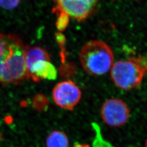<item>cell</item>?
I'll return each instance as SVG.
<instances>
[{"instance_id":"obj_3","label":"cell","mask_w":147,"mask_h":147,"mask_svg":"<svg viewBox=\"0 0 147 147\" xmlns=\"http://www.w3.org/2000/svg\"><path fill=\"white\" fill-rule=\"evenodd\" d=\"M26 47L19 37L11 34L8 52L3 67L1 81L2 84H19L28 79L25 61Z\"/></svg>"},{"instance_id":"obj_12","label":"cell","mask_w":147,"mask_h":147,"mask_svg":"<svg viewBox=\"0 0 147 147\" xmlns=\"http://www.w3.org/2000/svg\"><path fill=\"white\" fill-rule=\"evenodd\" d=\"M74 147H89V146L85 145V144H81L78 143H76V144H75Z\"/></svg>"},{"instance_id":"obj_13","label":"cell","mask_w":147,"mask_h":147,"mask_svg":"<svg viewBox=\"0 0 147 147\" xmlns=\"http://www.w3.org/2000/svg\"><path fill=\"white\" fill-rule=\"evenodd\" d=\"M144 147H147V140H146V142H145V144H144Z\"/></svg>"},{"instance_id":"obj_9","label":"cell","mask_w":147,"mask_h":147,"mask_svg":"<svg viewBox=\"0 0 147 147\" xmlns=\"http://www.w3.org/2000/svg\"><path fill=\"white\" fill-rule=\"evenodd\" d=\"M11 34L0 33V82L2 79L3 67L8 52Z\"/></svg>"},{"instance_id":"obj_10","label":"cell","mask_w":147,"mask_h":147,"mask_svg":"<svg viewBox=\"0 0 147 147\" xmlns=\"http://www.w3.org/2000/svg\"><path fill=\"white\" fill-rule=\"evenodd\" d=\"M92 126L95 132V137L93 142V147H113L109 142L104 140L101 133L100 127L98 124L93 123Z\"/></svg>"},{"instance_id":"obj_8","label":"cell","mask_w":147,"mask_h":147,"mask_svg":"<svg viewBox=\"0 0 147 147\" xmlns=\"http://www.w3.org/2000/svg\"><path fill=\"white\" fill-rule=\"evenodd\" d=\"M46 146L47 147H69L68 137L64 132L55 130L47 136Z\"/></svg>"},{"instance_id":"obj_2","label":"cell","mask_w":147,"mask_h":147,"mask_svg":"<svg viewBox=\"0 0 147 147\" xmlns=\"http://www.w3.org/2000/svg\"><path fill=\"white\" fill-rule=\"evenodd\" d=\"M82 68L92 76L107 73L113 64L114 55L109 45L104 42L89 41L81 48L79 55Z\"/></svg>"},{"instance_id":"obj_6","label":"cell","mask_w":147,"mask_h":147,"mask_svg":"<svg viewBox=\"0 0 147 147\" xmlns=\"http://www.w3.org/2000/svg\"><path fill=\"white\" fill-rule=\"evenodd\" d=\"M82 93L79 87L71 80L64 81L56 84L53 90L55 103L63 109L73 110L78 104Z\"/></svg>"},{"instance_id":"obj_5","label":"cell","mask_w":147,"mask_h":147,"mask_svg":"<svg viewBox=\"0 0 147 147\" xmlns=\"http://www.w3.org/2000/svg\"><path fill=\"white\" fill-rule=\"evenodd\" d=\"M130 111L126 102L120 99L106 100L102 105L101 116L105 124L112 127L125 125L129 120Z\"/></svg>"},{"instance_id":"obj_7","label":"cell","mask_w":147,"mask_h":147,"mask_svg":"<svg viewBox=\"0 0 147 147\" xmlns=\"http://www.w3.org/2000/svg\"><path fill=\"white\" fill-rule=\"evenodd\" d=\"M26 69L28 79H31L36 82L42 79L54 80L57 76V70L50 60H38Z\"/></svg>"},{"instance_id":"obj_11","label":"cell","mask_w":147,"mask_h":147,"mask_svg":"<svg viewBox=\"0 0 147 147\" xmlns=\"http://www.w3.org/2000/svg\"><path fill=\"white\" fill-rule=\"evenodd\" d=\"M20 0H0V5L7 10H11L16 7Z\"/></svg>"},{"instance_id":"obj_4","label":"cell","mask_w":147,"mask_h":147,"mask_svg":"<svg viewBox=\"0 0 147 147\" xmlns=\"http://www.w3.org/2000/svg\"><path fill=\"white\" fill-rule=\"evenodd\" d=\"M55 7L53 12L56 16V26L64 31L70 19L81 22L91 16L99 0H53Z\"/></svg>"},{"instance_id":"obj_1","label":"cell","mask_w":147,"mask_h":147,"mask_svg":"<svg viewBox=\"0 0 147 147\" xmlns=\"http://www.w3.org/2000/svg\"><path fill=\"white\" fill-rule=\"evenodd\" d=\"M147 74V55L120 60L111 68V78L119 89L130 90L138 87Z\"/></svg>"}]
</instances>
